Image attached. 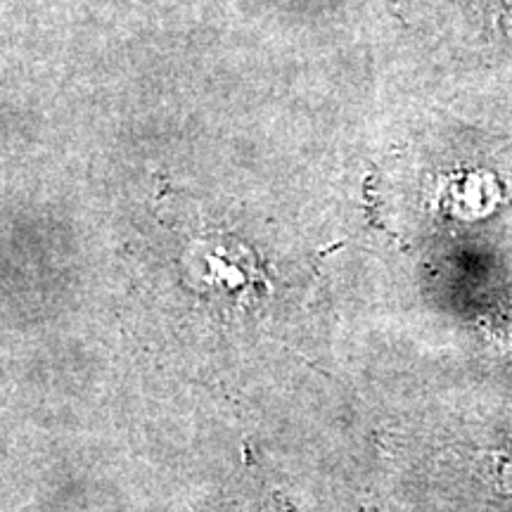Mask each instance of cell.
I'll return each instance as SVG.
<instances>
[{
    "instance_id": "1",
    "label": "cell",
    "mask_w": 512,
    "mask_h": 512,
    "mask_svg": "<svg viewBox=\"0 0 512 512\" xmlns=\"http://www.w3.org/2000/svg\"><path fill=\"white\" fill-rule=\"evenodd\" d=\"M501 482H503V489L508 491V494L512 496V458L505 463L503 472H501Z\"/></svg>"
}]
</instances>
